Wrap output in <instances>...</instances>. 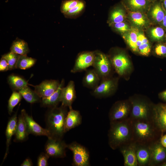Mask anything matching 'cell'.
<instances>
[{
	"instance_id": "obj_1",
	"label": "cell",
	"mask_w": 166,
	"mask_h": 166,
	"mask_svg": "<svg viewBox=\"0 0 166 166\" xmlns=\"http://www.w3.org/2000/svg\"><path fill=\"white\" fill-rule=\"evenodd\" d=\"M108 132V144L113 150L133 141L132 122L129 118L110 122Z\"/></svg>"
},
{
	"instance_id": "obj_2",
	"label": "cell",
	"mask_w": 166,
	"mask_h": 166,
	"mask_svg": "<svg viewBox=\"0 0 166 166\" xmlns=\"http://www.w3.org/2000/svg\"><path fill=\"white\" fill-rule=\"evenodd\" d=\"M133 141L136 143L149 145L160 140L163 134L153 120H131Z\"/></svg>"
},
{
	"instance_id": "obj_3",
	"label": "cell",
	"mask_w": 166,
	"mask_h": 166,
	"mask_svg": "<svg viewBox=\"0 0 166 166\" xmlns=\"http://www.w3.org/2000/svg\"><path fill=\"white\" fill-rule=\"evenodd\" d=\"M68 112L67 107L62 105L50 108L45 117L46 128L50 134L49 138L62 139L66 133L65 121Z\"/></svg>"
},
{
	"instance_id": "obj_4",
	"label": "cell",
	"mask_w": 166,
	"mask_h": 166,
	"mask_svg": "<svg viewBox=\"0 0 166 166\" xmlns=\"http://www.w3.org/2000/svg\"><path fill=\"white\" fill-rule=\"evenodd\" d=\"M131 111L129 118L131 120H153L154 105L144 99L131 98Z\"/></svg>"
},
{
	"instance_id": "obj_5",
	"label": "cell",
	"mask_w": 166,
	"mask_h": 166,
	"mask_svg": "<svg viewBox=\"0 0 166 166\" xmlns=\"http://www.w3.org/2000/svg\"><path fill=\"white\" fill-rule=\"evenodd\" d=\"M67 148L73 153V166L90 165L89 152L85 147L76 142H73L67 144Z\"/></svg>"
},
{
	"instance_id": "obj_6",
	"label": "cell",
	"mask_w": 166,
	"mask_h": 166,
	"mask_svg": "<svg viewBox=\"0 0 166 166\" xmlns=\"http://www.w3.org/2000/svg\"><path fill=\"white\" fill-rule=\"evenodd\" d=\"M131 108L129 101H121L116 102L109 113L110 121L121 120L129 118Z\"/></svg>"
},
{
	"instance_id": "obj_7",
	"label": "cell",
	"mask_w": 166,
	"mask_h": 166,
	"mask_svg": "<svg viewBox=\"0 0 166 166\" xmlns=\"http://www.w3.org/2000/svg\"><path fill=\"white\" fill-rule=\"evenodd\" d=\"M95 58L92 65L101 79L109 76L111 72L112 65L108 57L100 52H95Z\"/></svg>"
},
{
	"instance_id": "obj_8",
	"label": "cell",
	"mask_w": 166,
	"mask_h": 166,
	"mask_svg": "<svg viewBox=\"0 0 166 166\" xmlns=\"http://www.w3.org/2000/svg\"><path fill=\"white\" fill-rule=\"evenodd\" d=\"M67 145L62 139L48 138L45 145V151L49 157L64 158L66 156Z\"/></svg>"
},
{
	"instance_id": "obj_9",
	"label": "cell",
	"mask_w": 166,
	"mask_h": 166,
	"mask_svg": "<svg viewBox=\"0 0 166 166\" xmlns=\"http://www.w3.org/2000/svg\"><path fill=\"white\" fill-rule=\"evenodd\" d=\"M116 79L106 78L101 80L99 85L92 89L91 93L97 98H102L109 96L115 91L117 84Z\"/></svg>"
},
{
	"instance_id": "obj_10",
	"label": "cell",
	"mask_w": 166,
	"mask_h": 166,
	"mask_svg": "<svg viewBox=\"0 0 166 166\" xmlns=\"http://www.w3.org/2000/svg\"><path fill=\"white\" fill-rule=\"evenodd\" d=\"M150 160L149 166H160L166 161V148L160 144L159 140L149 145Z\"/></svg>"
},
{
	"instance_id": "obj_11",
	"label": "cell",
	"mask_w": 166,
	"mask_h": 166,
	"mask_svg": "<svg viewBox=\"0 0 166 166\" xmlns=\"http://www.w3.org/2000/svg\"><path fill=\"white\" fill-rule=\"evenodd\" d=\"M95 56V52H84L81 53L78 55L71 72L73 73L81 72L92 66Z\"/></svg>"
},
{
	"instance_id": "obj_12",
	"label": "cell",
	"mask_w": 166,
	"mask_h": 166,
	"mask_svg": "<svg viewBox=\"0 0 166 166\" xmlns=\"http://www.w3.org/2000/svg\"><path fill=\"white\" fill-rule=\"evenodd\" d=\"M110 61L116 72L120 76L124 75L131 67L129 59L122 52H117L113 55Z\"/></svg>"
},
{
	"instance_id": "obj_13",
	"label": "cell",
	"mask_w": 166,
	"mask_h": 166,
	"mask_svg": "<svg viewBox=\"0 0 166 166\" xmlns=\"http://www.w3.org/2000/svg\"><path fill=\"white\" fill-rule=\"evenodd\" d=\"M153 121L156 128L162 134L166 132V104L154 105Z\"/></svg>"
},
{
	"instance_id": "obj_14",
	"label": "cell",
	"mask_w": 166,
	"mask_h": 166,
	"mask_svg": "<svg viewBox=\"0 0 166 166\" xmlns=\"http://www.w3.org/2000/svg\"><path fill=\"white\" fill-rule=\"evenodd\" d=\"M60 84L58 80H46L38 85L33 86L34 88L35 92L42 99L48 97L54 93L57 89Z\"/></svg>"
},
{
	"instance_id": "obj_15",
	"label": "cell",
	"mask_w": 166,
	"mask_h": 166,
	"mask_svg": "<svg viewBox=\"0 0 166 166\" xmlns=\"http://www.w3.org/2000/svg\"><path fill=\"white\" fill-rule=\"evenodd\" d=\"M136 143L132 141L119 148L124 157V166H138L136 155Z\"/></svg>"
},
{
	"instance_id": "obj_16",
	"label": "cell",
	"mask_w": 166,
	"mask_h": 166,
	"mask_svg": "<svg viewBox=\"0 0 166 166\" xmlns=\"http://www.w3.org/2000/svg\"><path fill=\"white\" fill-rule=\"evenodd\" d=\"M21 114L22 115L26 124L29 134L36 136H44L48 138L50 137L49 133L46 128H42L29 115L24 109L21 110Z\"/></svg>"
},
{
	"instance_id": "obj_17",
	"label": "cell",
	"mask_w": 166,
	"mask_h": 166,
	"mask_svg": "<svg viewBox=\"0 0 166 166\" xmlns=\"http://www.w3.org/2000/svg\"><path fill=\"white\" fill-rule=\"evenodd\" d=\"M76 93L74 82L70 81L67 86L62 87L61 89V102L62 105L72 108V105L76 98Z\"/></svg>"
},
{
	"instance_id": "obj_18",
	"label": "cell",
	"mask_w": 166,
	"mask_h": 166,
	"mask_svg": "<svg viewBox=\"0 0 166 166\" xmlns=\"http://www.w3.org/2000/svg\"><path fill=\"white\" fill-rule=\"evenodd\" d=\"M121 3L128 11L144 13L148 11L152 4L147 0H122Z\"/></svg>"
},
{
	"instance_id": "obj_19",
	"label": "cell",
	"mask_w": 166,
	"mask_h": 166,
	"mask_svg": "<svg viewBox=\"0 0 166 166\" xmlns=\"http://www.w3.org/2000/svg\"><path fill=\"white\" fill-rule=\"evenodd\" d=\"M136 155L139 166H149L151 158L149 145L137 143Z\"/></svg>"
},
{
	"instance_id": "obj_20",
	"label": "cell",
	"mask_w": 166,
	"mask_h": 166,
	"mask_svg": "<svg viewBox=\"0 0 166 166\" xmlns=\"http://www.w3.org/2000/svg\"><path fill=\"white\" fill-rule=\"evenodd\" d=\"M17 111L10 118L7 124L6 131V151L2 162L6 159L9 152V146L12 136L15 135L17 125Z\"/></svg>"
},
{
	"instance_id": "obj_21",
	"label": "cell",
	"mask_w": 166,
	"mask_h": 166,
	"mask_svg": "<svg viewBox=\"0 0 166 166\" xmlns=\"http://www.w3.org/2000/svg\"><path fill=\"white\" fill-rule=\"evenodd\" d=\"M82 117L79 111L72 108L69 109L65 119V132L81 124Z\"/></svg>"
},
{
	"instance_id": "obj_22",
	"label": "cell",
	"mask_w": 166,
	"mask_h": 166,
	"mask_svg": "<svg viewBox=\"0 0 166 166\" xmlns=\"http://www.w3.org/2000/svg\"><path fill=\"white\" fill-rule=\"evenodd\" d=\"M148 11L152 21L155 23L159 24L165 14V10L160 0H157L152 3Z\"/></svg>"
},
{
	"instance_id": "obj_23",
	"label": "cell",
	"mask_w": 166,
	"mask_h": 166,
	"mask_svg": "<svg viewBox=\"0 0 166 166\" xmlns=\"http://www.w3.org/2000/svg\"><path fill=\"white\" fill-rule=\"evenodd\" d=\"M129 18L134 26L139 28H145L150 23V20L144 13L128 11Z\"/></svg>"
},
{
	"instance_id": "obj_24",
	"label": "cell",
	"mask_w": 166,
	"mask_h": 166,
	"mask_svg": "<svg viewBox=\"0 0 166 166\" xmlns=\"http://www.w3.org/2000/svg\"><path fill=\"white\" fill-rule=\"evenodd\" d=\"M64 83V81L63 79L57 89L50 96L41 99V105L43 107L49 108L57 106L60 102H61V89Z\"/></svg>"
},
{
	"instance_id": "obj_25",
	"label": "cell",
	"mask_w": 166,
	"mask_h": 166,
	"mask_svg": "<svg viewBox=\"0 0 166 166\" xmlns=\"http://www.w3.org/2000/svg\"><path fill=\"white\" fill-rule=\"evenodd\" d=\"M101 78L94 69L87 70L82 79L84 86L93 89L100 84Z\"/></svg>"
},
{
	"instance_id": "obj_26",
	"label": "cell",
	"mask_w": 166,
	"mask_h": 166,
	"mask_svg": "<svg viewBox=\"0 0 166 166\" xmlns=\"http://www.w3.org/2000/svg\"><path fill=\"white\" fill-rule=\"evenodd\" d=\"M29 134L24 118L21 114L18 119L14 141L18 142L25 141L27 139Z\"/></svg>"
},
{
	"instance_id": "obj_27",
	"label": "cell",
	"mask_w": 166,
	"mask_h": 166,
	"mask_svg": "<svg viewBox=\"0 0 166 166\" xmlns=\"http://www.w3.org/2000/svg\"><path fill=\"white\" fill-rule=\"evenodd\" d=\"M139 31V29L134 26L122 34L123 38L130 48L135 52H138L136 43Z\"/></svg>"
},
{
	"instance_id": "obj_28",
	"label": "cell",
	"mask_w": 166,
	"mask_h": 166,
	"mask_svg": "<svg viewBox=\"0 0 166 166\" xmlns=\"http://www.w3.org/2000/svg\"><path fill=\"white\" fill-rule=\"evenodd\" d=\"M10 51L21 55H27L30 50L27 43L24 40L17 38L12 43Z\"/></svg>"
},
{
	"instance_id": "obj_29",
	"label": "cell",
	"mask_w": 166,
	"mask_h": 166,
	"mask_svg": "<svg viewBox=\"0 0 166 166\" xmlns=\"http://www.w3.org/2000/svg\"><path fill=\"white\" fill-rule=\"evenodd\" d=\"M124 7L121 5L116 6L111 12L109 21L110 24H113L120 22H124L126 18Z\"/></svg>"
},
{
	"instance_id": "obj_30",
	"label": "cell",
	"mask_w": 166,
	"mask_h": 166,
	"mask_svg": "<svg viewBox=\"0 0 166 166\" xmlns=\"http://www.w3.org/2000/svg\"><path fill=\"white\" fill-rule=\"evenodd\" d=\"M7 81L8 84L14 91H18L28 85L27 81L24 78L14 74H11L8 76Z\"/></svg>"
},
{
	"instance_id": "obj_31",
	"label": "cell",
	"mask_w": 166,
	"mask_h": 166,
	"mask_svg": "<svg viewBox=\"0 0 166 166\" xmlns=\"http://www.w3.org/2000/svg\"><path fill=\"white\" fill-rule=\"evenodd\" d=\"M18 91L28 103H34L41 101V98L38 96L35 91L30 89L28 86L20 89Z\"/></svg>"
},
{
	"instance_id": "obj_32",
	"label": "cell",
	"mask_w": 166,
	"mask_h": 166,
	"mask_svg": "<svg viewBox=\"0 0 166 166\" xmlns=\"http://www.w3.org/2000/svg\"><path fill=\"white\" fill-rule=\"evenodd\" d=\"M36 60L34 58L26 55H19L16 68L26 69L32 67L35 64Z\"/></svg>"
},
{
	"instance_id": "obj_33",
	"label": "cell",
	"mask_w": 166,
	"mask_h": 166,
	"mask_svg": "<svg viewBox=\"0 0 166 166\" xmlns=\"http://www.w3.org/2000/svg\"><path fill=\"white\" fill-rule=\"evenodd\" d=\"M166 32L161 26H156L151 28L149 34L152 39L154 41L162 42L165 40Z\"/></svg>"
},
{
	"instance_id": "obj_34",
	"label": "cell",
	"mask_w": 166,
	"mask_h": 166,
	"mask_svg": "<svg viewBox=\"0 0 166 166\" xmlns=\"http://www.w3.org/2000/svg\"><path fill=\"white\" fill-rule=\"evenodd\" d=\"M22 97L18 91H14L8 100V113L11 115L14 107L21 101Z\"/></svg>"
},
{
	"instance_id": "obj_35",
	"label": "cell",
	"mask_w": 166,
	"mask_h": 166,
	"mask_svg": "<svg viewBox=\"0 0 166 166\" xmlns=\"http://www.w3.org/2000/svg\"><path fill=\"white\" fill-rule=\"evenodd\" d=\"M19 55L11 51L3 55L2 57L7 61L9 65V70L16 68L17 63Z\"/></svg>"
},
{
	"instance_id": "obj_36",
	"label": "cell",
	"mask_w": 166,
	"mask_h": 166,
	"mask_svg": "<svg viewBox=\"0 0 166 166\" xmlns=\"http://www.w3.org/2000/svg\"><path fill=\"white\" fill-rule=\"evenodd\" d=\"M79 0H65L62 2L61 7V12L65 14L71 9L76 6Z\"/></svg>"
},
{
	"instance_id": "obj_37",
	"label": "cell",
	"mask_w": 166,
	"mask_h": 166,
	"mask_svg": "<svg viewBox=\"0 0 166 166\" xmlns=\"http://www.w3.org/2000/svg\"><path fill=\"white\" fill-rule=\"evenodd\" d=\"M85 7V3L83 1L79 0L78 4L76 6L64 14L68 16L75 15L84 9Z\"/></svg>"
},
{
	"instance_id": "obj_38",
	"label": "cell",
	"mask_w": 166,
	"mask_h": 166,
	"mask_svg": "<svg viewBox=\"0 0 166 166\" xmlns=\"http://www.w3.org/2000/svg\"><path fill=\"white\" fill-rule=\"evenodd\" d=\"M113 25L115 29L122 34L128 31L131 28L124 22L115 23Z\"/></svg>"
},
{
	"instance_id": "obj_39",
	"label": "cell",
	"mask_w": 166,
	"mask_h": 166,
	"mask_svg": "<svg viewBox=\"0 0 166 166\" xmlns=\"http://www.w3.org/2000/svg\"><path fill=\"white\" fill-rule=\"evenodd\" d=\"M156 55L161 57H166V43L160 42L155 46L154 49Z\"/></svg>"
},
{
	"instance_id": "obj_40",
	"label": "cell",
	"mask_w": 166,
	"mask_h": 166,
	"mask_svg": "<svg viewBox=\"0 0 166 166\" xmlns=\"http://www.w3.org/2000/svg\"><path fill=\"white\" fill-rule=\"evenodd\" d=\"M151 46L149 42L140 45L138 48V52L144 56H148L150 52Z\"/></svg>"
},
{
	"instance_id": "obj_41",
	"label": "cell",
	"mask_w": 166,
	"mask_h": 166,
	"mask_svg": "<svg viewBox=\"0 0 166 166\" xmlns=\"http://www.w3.org/2000/svg\"><path fill=\"white\" fill-rule=\"evenodd\" d=\"M49 157L45 152L41 153L38 156L37 165L38 166H48V160Z\"/></svg>"
},
{
	"instance_id": "obj_42",
	"label": "cell",
	"mask_w": 166,
	"mask_h": 166,
	"mask_svg": "<svg viewBox=\"0 0 166 166\" xmlns=\"http://www.w3.org/2000/svg\"><path fill=\"white\" fill-rule=\"evenodd\" d=\"M148 42H149L148 40L146 37L144 33L140 30L138 35L136 43L137 49L138 47L142 44Z\"/></svg>"
},
{
	"instance_id": "obj_43",
	"label": "cell",
	"mask_w": 166,
	"mask_h": 166,
	"mask_svg": "<svg viewBox=\"0 0 166 166\" xmlns=\"http://www.w3.org/2000/svg\"><path fill=\"white\" fill-rule=\"evenodd\" d=\"M9 70V65L7 61L2 57L0 61V71H6Z\"/></svg>"
},
{
	"instance_id": "obj_44",
	"label": "cell",
	"mask_w": 166,
	"mask_h": 166,
	"mask_svg": "<svg viewBox=\"0 0 166 166\" xmlns=\"http://www.w3.org/2000/svg\"><path fill=\"white\" fill-rule=\"evenodd\" d=\"M33 164L31 160L29 158H26L21 164V166H32Z\"/></svg>"
},
{
	"instance_id": "obj_45",
	"label": "cell",
	"mask_w": 166,
	"mask_h": 166,
	"mask_svg": "<svg viewBox=\"0 0 166 166\" xmlns=\"http://www.w3.org/2000/svg\"><path fill=\"white\" fill-rule=\"evenodd\" d=\"M159 141L161 144L166 148V134L162 135Z\"/></svg>"
},
{
	"instance_id": "obj_46",
	"label": "cell",
	"mask_w": 166,
	"mask_h": 166,
	"mask_svg": "<svg viewBox=\"0 0 166 166\" xmlns=\"http://www.w3.org/2000/svg\"><path fill=\"white\" fill-rule=\"evenodd\" d=\"M160 26L162 27L166 31V11H165V14L164 18L160 24Z\"/></svg>"
},
{
	"instance_id": "obj_47",
	"label": "cell",
	"mask_w": 166,
	"mask_h": 166,
	"mask_svg": "<svg viewBox=\"0 0 166 166\" xmlns=\"http://www.w3.org/2000/svg\"><path fill=\"white\" fill-rule=\"evenodd\" d=\"M159 96L160 98L166 101V90L160 93Z\"/></svg>"
},
{
	"instance_id": "obj_48",
	"label": "cell",
	"mask_w": 166,
	"mask_h": 166,
	"mask_svg": "<svg viewBox=\"0 0 166 166\" xmlns=\"http://www.w3.org/2000/svg\"><path fill=\"white\" fill-rule=\"evenodd\" d=\"M163 7L166 11V0H160Z\"/></svg>"
},
{
	"instance_id": "obj_49",
	"label": "cell",
	"mask_w": 166,
	"mask_h": 166,
	"mask_svg": "<svg viewBox=\"0 0 166 166\" xmlns=\"http://www.w3.org/2000/svg\"><path fill=\"white\" fill-rule=\"evenodd\" d=\"M160 166H166V161L163 162L160 165Z\"/></svg>"
},
{
	"instance_id": "obj_50",
	"label": "cell",
	"mask_w": 166,
	"mask_h": 166,
	"mask_svg": "<svg viewBox=\"0 0 166 166\" xmlns=\"http://www.w3.org/2000/svg\"><path fill=\"white\" fill-rule=\"evenodd\" d=\"M147 0L148 1V2H149L151 3H152L154 2H155L157 0Z\"/></svg>"
},
{
	"instance_id": "obj_51",
	"label": "cell",
	"mask_w": 166,
	"mask_h": 166,
	"mask_svg": "<svg viewBox=\"0 0 166 166\" xmlns=\"http://www.w3.org/2000/svg\"><path fill=\"white\" fill-rule=\"evenodd\" d=\"M165 41H166V35Z\"/></svg>"
}]
</instances>
